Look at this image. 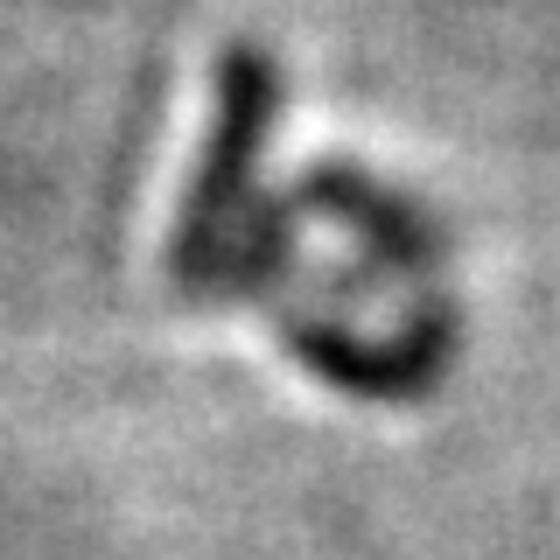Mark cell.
I'll return each instance as SVG.
<instances>
[{
  "mask_svg": "<svg viewBox=\"0 0 560 560\" xmlns=\"http://www.w3.org/2000/svg\"><path fill=\"white\" fill-rule=\"evenodd\" d=\"M273 337L302 372H315L337 393L372 399V407H413L442 385V372L463 350V308L442 288H428L399 308L393 337H364L358 323L315 302H273Z\"/></svg>",
  "mask_w": 560,
  "mask_h": 560,
  "instance_id": "obj_2",
  "label": "cell"
},
{
  "mask_svg": "<svg viewBox=\"0 0 560 560\" xmlns=\"http://www.w3.org/2000/svg\"><path fill=\"white\" fill-rule=\"evenodd\" d=\"M294 203L302 210H323L329 224H343L350 238H358V259L372 273H385V288L393 294H428L442 288V224L428 218L413 197H399V189L372 183L358 162H308L302 183H294Z\"/></svg>",
  "mask_w": 560,
  "mask_h": 560,
  "instance_id": "obj_3",
  "label": "cell"
},
{
  "mask_svg": "<svg viewBox=\"0 0 560 560\" xmlns=\"http://www.w3.org/2000/svg\"><path fill=\"white\" fill-rule=\"evenodd\" d=\"M280 98H288V78H280V63L259 43L218 49V70H210V133H203L197 175H189L183 218H175V253H168L175 302H210L218 294V273L238 245V224L259 197L253 168L267 154Z\"/></svg>",
  "mask_w": 560,
  "mask_h": 560,
  "instance_id": "obj_1",
  "label": "cell"
},
{
  "mask_svg": "<svg viewBox=\"0 0 560 560\" xmlns=\"http://www.w3.org/2000/svg\"><path fill=\"white\" fill-rule=\"evenodd\" d=\"M294 273H302V203H294V189H267L245 210L238 245L224 259L210 302H267L273 308Z\"/></svg>",
  "mask_w": 560,
  "mask_h": 560,
  "instance_id": "obj_4",
  "label": "cell"
}]
</instances>
